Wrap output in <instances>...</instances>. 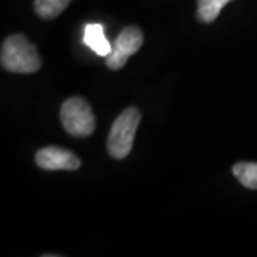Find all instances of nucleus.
<instances>
[{
    "label": "nucleus",
    "instance_id": "0eeeda50",
    "mask_svg": "<svg viewBox=\"0 0 257 257\" xmlns=\"http://www.w3.org/2000/svg\"><path fill=\"white\" fill-rule=\"evenodd\" d=\"M229 2L231 0H197V19L202 23H213Z\"/></svg>",
    "mask_w": 257,
    "mask_h": 257
},
{
    "label": "nucleus",
    "instance_id": "f257e3e1",
    "mask_svg": "<svg viewBox=\"0 0 257 257\" xmlns=\"http://www.w3.org/2000/svg\"><path fill=\"white\" fill-rule=\"evenodd\" d=\"M0 60L3 69L12 73H35L42 66L36 47L23 35H13L3 42Z\"/></svg>",
    "mask_w": 257,
    "mask_h": 257
},
{
    "label": "nucleus",
    "instance_id": "39448f33",
    "mask_svg": "<svg viewBox=\"0 0 257 257\" xmlns=\"http://www.w3.org/2000/svg\"><path fill=\"white\" fill-rule=\"evenodd\" d=\"M36 163L43 170H76L80 167V159L66 149L49 146L37 152Z\"/></svg>",
    "mask_w": 257,
    "mask_h": 257
},
{
    "label": "nucleus",
    "instance_id": "423d86ee",
    "mask_svg": "<svg viewBox=\"0 0 257 257\" xmlns=\"http://www.w3.org/2000/svg\"><path fill=\"white\" fill-rule=\"evenodd\" d=\"M83 42L89 49H92L96 55L101 57H107L113 47L104 36V29L100 23H90L84 28Z\"/></svg>",
    "mask_w": 257,
    "mask_h": 257
},
{
    "label": "nucleus",
    "instance_id": "7ed1b4c3",
    "mask_svg": "<svg viewBox=\"0 0 257 257\" xmlns=\"http://www.w3.org/2000/svg\"><path fill=\"white\" fill-rule=\"evenodd\" d=\"M60 120L64 130L74 138H87L96 127L92 107L82 97L64 101L60 109Z\"/></svg>",
    "mask_w": 257,
    "mask_h": 257
},
{
    "label": "nucleus",
    "instance_id": "1a4fd4ad",
    "mask_svg": "<svg viewBox=\"0 0 257 257\" xmlns=\"http://www.w3.org/2000/svg\"><path fill=\"white\" fill-rule=\"evenodd\" d=\"M233 175L247 189H257V163H237L233 166Z\"/></svg>",
    "mask_w": 257,
    "mask_h": 257
},
{
    "label": "nucleus",
    "instance_id": "20e7f679",
    "mask_svg": "<svg viewBox=\"0 0 257 257\" xmlns=\"http://www.w3.org/2000/svg\"><path fill=\"white\" fill-rule=\"evenodd\" d=\"M142 45H143V33L140 29L135 26L123 29L113 43L111 52L106 57V64L111 70H119L126 64L130 56L139 52Z\"/></svg>",
    "mask_w": 257,
    "mask_h": 257
},
{
    "label": "nucleus",
    "instance_id": "f03ea898",
    "mask_svg": "<svg viewBox=\"0 0 257 257\" xmlns=\"http://www.w3.org/2000/svg\"><path fill=\"white\" fill-rule=\"evenodd\" d=\"M139 123L140 111L136 107H128L114 120L107 139V150L111 157L120 160L130 153Z\"/></svg>",
    "mask_w": 257,
    "mask_h": 257
},
{
    "label": "nucleus",
    "instance_id": "6e6552de",
    "mask_svg": "<svg viewBox=\"0 0 257 257\" xmlns=\"http://www.w3.org/2000/svg\"><path fill=\"white\" fill-rule=\"evenodd\" d=\"M72 0H35V12L43 19H55L63 12Z\"/></svg>",
    "mask_w": 257,
    "mask_h": 257
}]
</instances>
